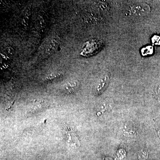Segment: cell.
<instances>
[{
	"mask_svg": "<svg viewBox=\"0 0 160 160\" xmlns=\"http://www.w3.org/2000/svg\"><path fill=\"white\" fill-rule=\"evenodd\" d=\"M150 9L149 5L146 3H136L129 7V13L131 17L140 18L148 14Z\"/></svg>",
	"mask_w": 160,
	"mask_h": 160,
	"instance_id": "obj_1",
	"label": "cell"
},
{
	"mask_svg": "<svg viewBox=\"0 0 160 160\" xmlns=\"http://www.w3.org/2000/svg\"><path fill=\"white\" fill-rule=\"evenodd\" d=\"M65 128L66 141L70 145L78 146L79 145V141L75 131L69 126H66Z\"/></svg>",
	"mask_w": 160,
	"mask_h": 160,
	"instance_id": "obj_2",
	"label": "cell"
},
{
	"mask_svg": "<svg viewBox=\"0 0 160 160\" xmlns=\"http://www.w3.org/2000/svg\"><path fill=\"white\" fill-rule=\"evenodd\" d=\"M109 82V76L107 74H105L100 79L98 82L95 88V92L96 94H99L102 93L105 89Z\"/></svg>",
	"mask_w": 160,
	"mask_h": 160,
	"instance_id": "obj_3",
	"label": "cell"
},
{
	"mask_svg": "<svg viewBox=\"0 0 160 160\" xmlns=\"http://www.w3.org/2000/svg\"><path fill=\"white\" fill-rule=\"evenodd\" d=\"M58 38H53L48 43L46 48V52L48 54H51L56 49L59 43Z\"/></svg>",
	"mask_w": 160,
	"mask_h": 160,
	"instance_id": "obj_4",
	"label": "cell"
},
{
	"mask_svg": "<svg viewBox=\"0 0 160 160\" xmlns=\"http://www.w3.org/2000/svg\"><path fill=\"white\" fill-rule=\"evenodd\" d=\"M31 5H29L28 7H26V10H25L24 17L22 20V25L25 27H27L29 25V19H30V16H31Z\"/></svg>",
	"mask_w": 160,
	"mask_h": 160,
	"instance_id": "obj_5",
	"label": "cell"
},
{
	"mask_svg": "<svg viewBox=\"0 0 160 160\" xmlns=\"http://www.w3.org/2000/svg\"><path fill=\"white\" fill-rule=\"evenodd\" d=\"M78 83L75 82H69L65 85L64 89L69 93H72L77 89Z\"/></svg>",
	"mask_w": 160,
	"mask_h": 160,
	"instance_id": "obj_6",
	"label": "cell"
},
{
	"mask_svg": "<svg viewBox=\"0 0 160 160\" xmlns=\"http://www.w3.org/2000/svg\"><path fill=\"white\" fill-rule=\"evenodd\" d=\"M61 76V74L59 73H53V74H51L49 75V76L47 77L46 78V79L47 80H51L54 79L55 78L59 77Z\"/></svg>",
	"mask_w": 160,
	"mask_h": 160,
	"instance_id": "obj_7",
	"label": "cell"
},
{
	"mask_svg": "<svg viewBox=\"0 0 160 160\" xmlns=\"http://www.w3.org/2000/svg\"><path fill=\"white\" fill-rule=\"evenodd\" d=\"M6 52L8 54H9V55L12 56L14 54V49H12V48L11 47H8L6 48Z\"/></svg>",
	"mask_w": 160,
	"mask_h": 160,
	"instance_id": "obj_8",
	"label": "cell"
},
{
	"mask_svg": "<svg viewBox=\"0 0 160 160\" xmlns=\"http://www.w3.org/2000/svg\"><path fill=\"white\" fill-rule=\"evenodd\" d=\"M156 93L158 99L160 101V86L158 87L157 89Z\"/></svg>",
	"mask_w": 160,
	"mask_h": 160,
	"instance_id": "obj_9",
	"label": "cell"
}]
</instances>
